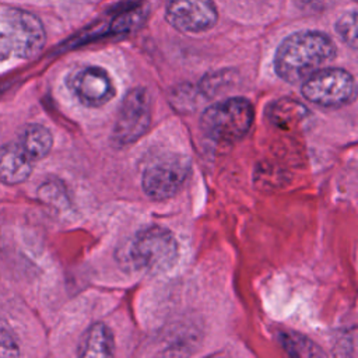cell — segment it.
Segmentation results:
<instances>
[{"instance_id": "obj_1", "label": "cell", "mask_w": 358, "mask_h": 358, "mask_svg": "<svg viewBox=\"0 0 358 358\" xmlns=\"http://www.w3.org/2000/svg\"><path fill=\"white\" fill-rule=\"evenodd\" d=\"M336 56V45L320 31H298L277 48L274 70L280 78L296 84L322 69Z\"/></svg>"}, {"instance_id": "obj_2", "label": "cell", "mask_w": 358, "mask_h": 358, "mask_svg": "<svg viewBox=\"0 0 358 358\" xmlns=\"http://www.w3.org/2000/svg\"><path fill=\"white\" fill-rule=\"evenodd\" d=\"M255 120L252 102L242 96L228 98L210 105L201 115L200 126L207 137L220 144H232L243 138Z\"/></svg>"}, {"instance_id": "obj_3", "label": "cell", "mask_w": 358, "mask_h": 358, "mask_svg": "<svg viewBox=\"0 0 358 358\" xmlns=\"http://www.w3.org/2000/svg\"><path fill=\"white\" fill-rule=\"evenodd\" d=\"M129 256L137 270L159 274L172 268L178 262L179 243L169 229L151 225L136 234Z\"/></svg>"}, {"instance_id": "obj_4", "label": "cell", "mask_w": 358, "mask_h": 358, "mask_svg": "<svg viewBox=\"0 0 358 358\" xmlns=\"http://www.w3.org/2000/svg\"><path fill=\"white\" fill-rule=\"evenodd\" d=\"M302 94L317 106L338 108L352 99L355 81L344 69L322 67L302 81Z\"/></svg>"}, {"instance_id": "obj_5", "label": "cell", "mask_w": 358, "mask_h": 358, "mask_svg": "<svg viewBox=\"0 0 358 358\" xmlns=\"http://www.w3.org/2000/svg\"><path fill=\"white\" fill-rule=\"evenodd\" d=\"M190 169V161L185 155L169 154L159 157L144 169L141 176L143 190L152 200L171 199L185 185Z\"/></svg>"}, {"instance_id": "obj_6", "label": "cell", "mask_w": 358, "mask_h": 358, "mask_svg": "<svg viewBox=\"0 0 358 358\" xmlns=\"http://www.w3.org/2000/svg\"><path fill=\"white\" fill-rule=\"evenodd\" d=\"M151 99L145 88L130 90L120 106L112 130V143L124 147L137 141L150 127Z\"/></svg>"}, {"instance_id": "obj_7", "label": "cell", "mask_w": 358, "mask_h": 358, "mask_svg": "<svg viewBox=\"0 0 358 358\" xmlns=\"http://www.w3.org/2000/svg\"><path fill=\"white\" fill-rule=\"evenodd\" d=\"M3 21L6 25L4 34L11 43V52L18 57L31 59L42 50L46 34L36 15L20 8H10L4 13Z\"/></svg>"}, {"instance_id": "obj_8", "label": "cell", "mask_w": 358, "mask_h": 358, "mask_svg": "<svg viewBox=\"0 0 358 358\" xmlns=\"http://www.w3.org/2000/svg\"><path fill=\"white\" fill-rule=\"evenodd\" d=\"M74 96L88 108H101L115 96V85L109 73L98 66L76 70L67 80Z\"/></svg>"}, {"instance_id": "obj_9", "label": "cell", "mask_w": 358, "mask_h": 358, "mask_svg": "<svg viewBox=\"0 0 358 358\" xmlns=\"http://www.w3.org/2000/svg\"><path fill=\"white\" fill-rule=\"evenodd\" d=\"M166 21L185 34H199L213 28L218 13L213 0H169Z\"/></svg>"}, {"instance_id": "obj_10", "label": "cell", "mask_w": 358, "mask_h": 358, "mask_svg": "<svg viewBox=\"0 0 358 358\" xmlns=\"http://www.w3.org/2000/svg\"><path fill=\"white\" fill-rule=\"evenodd\" d=\"M32 164L18 143H8L0 147V182L18 185L32 173Z\"/></svg>"}, {"instance_id": "obj_11", "label": "cell", "mask_w": 358, "mask_h": 358, "mask_svg": "<svg viewBox=\"0 0 358 358\" xmlns=\"http://www.w3.org/2000/svg\"><path fill=\"white\" fill-rule=\"evenodd\" d=\"M115 354V338L113 333L105 323L92 324L85 333L80 348V357H96L106 358Z\"/></svg>"}, {"instance_id": "obj_12", "label": "cell", "mask_w": 358, "mask_h": 358, "mask_svg": "<svg viewBox=\"0 0 358 358\" xmlns=\"http://www.w3.org/2000/svg\"><path fill=\"white\" fill-rule=\"evenodd\" d=\"M20 147L31 161L45 158L53 145V136L48 127L39 123H31L24 127L18 140Z\"/></svg>"}, {"instance_id": "obj_13", "label": "cell", "mask_w": 358, "mask_h": 358, "mask_svg": "<svg viewBox=\"0 0 358 358\" xmlns=\"http://www.w3.org/2000/svg\"><path fill=\"white\" fill-rule=\"evenodd\" d=\"M308 115H309V110L305 105H302L295 99H288V98L277 99L270 105L267 112V116L270 117V120L281 129H291L299 124L301 122L305 120Z\"/></svg>"}, {"instance_id": "obj_14", "label": "cell", "mask_w": 358, "mask_h": 358, "mask_svg": "<svg viewBox=\"0 0 358 358\" xmlns=\"http://www.w3.org/2000/svg\"><path fill=\"white\" fill-rule=\"evenodd\" d=\"M278 341L281 343L282 348L292 357H320L323 351L319 348L316 343H313L309 337L288 330L281 331L278 334Z\"/></svg>"}, {"instance_id": "obj_15", "label": "cell", "mask_w": 358, "mask_h": 358, "mask_svg": "<svg viewBox=\"0 0 358 358\" xmlns=\"http://www.w3.org/2000/svg\"><path fill=\"white\" fill-rule=\"evenodd\" d=\"M338 36L351 48H357V13L351 11L344 14L336 24Z\"/></svg>"}, {"instance_id": "obj_16", "label": "cell", "mask_w": 358, "mask_h": 358, "mask_svg": "<svg viewBox=\"0 0 358 358\" xmlns=\"http://www.w3.org/2000/svg\"><path fill=\"white\" fill-rule=\"evenodd\" d=\"M20 355V347L10 329L0 322V358Z\"/></svg>"}, {"instance_id": "obj_17", "label": "cell", "mask_w": 358, "mask_h": 358, "mask_svg": "<svg viewBox=\"0 0 358 358\" xmlns=\"http://www.w3.org/2000/svg\"><path fill=\"white\" fill-rule=\"evenodd\" d=\"M11 53V43L4 32H0V63L4 62Z\"/></svg>"}, {"instance_id": "obj_18", "label": "cell", "mask_w": 358, "mask_h": 358, "mask_svg": "<svg viewBox=\"0 0 358 358\" xmlns=\"http://www.w3.org/2000/svg\"><path fill=\"white\" fill-rule=\"evenodd\" d=\"M334 0H301V3H303L305 6H309L312 8H324L327 6H330Z\"/></svg>"}, {"instance_id": "obj_19", "label": "cell", "mask_w": 358, "mask_h": 358, "mask_svg": "<svg viewBox=\"0 0 358 358\" xmlns=\"http://www.w3.org/2000/svg\"><path fill=\"white\" fill-rule=\"evenodd\" d=\"M1 91H3V90H0V94H1Z\"/></svg>"}]
</instances>
